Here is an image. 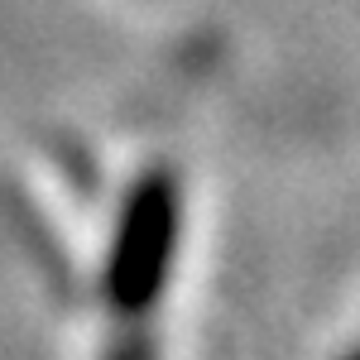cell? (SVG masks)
<instances>
[{"mask_svg": "<svg viewBox=\"0 0 360 360\" xmlns=\"http://www.w3.org/2000/svg\"><path fill=\"white\" fill-rule=\"evenodd\" d=\"M178 240H183V183L164 164L144 168L120 202L111 250H106V274H101V293L115 317L139 322L159 307Z\"/></svg>", "mask_w": 360, "mask_h": 360, "instance_id": "1", "label": "cell"}, {"mask_svg": "<svg viewBox=\"0 0 360 360\" xmlns=\"http://www.w3.org/2000/svg\"><path fill=\"white\" fill-rule=\"evenodd\" d=\"M101 360H159V351H154V341L144 332H120Z\"/></svg>", "mask_w": 360, "mask_h": 360, "instance_id": "2", "label": "cell"}, {"mask_svg": "<svg viewBox=\"0 0 360 360\" xmlns=\"http://www.w3.org/2000/svg\"><path fill=\"white\" fill-rule=\"evenodd\" d=\"M346 360H360V351H351V356H346Z\"/></svg>", "mask_w": 360, "mask_h": 360, "instance_id": "3", "label": "cell"}]
</instances>
